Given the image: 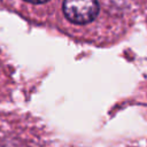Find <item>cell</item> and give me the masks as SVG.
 <instances>
[{
    "label": "cell",
    "instance_id": "6da1fadb",
    "mask_svg": "<svg viewBox=\"0 0 147 147\" xmlns=\"http://www.w3.org/2000/svg\"><path fill=\"white\" fill-rule=\"evenodd\" d=\"M62 10L68 21L75 24H87L99 13L98 0H63Z\"/></svg>",
    "mask_w": 147,
    "mask_h": 147
},
{
    "label": "cell",
    "instance_id": "7a4b0ae2",
    "mask_svg": "<svg viewBox=\"0 0 147 147\" xmlns=\"http://www.w3.org/2000/svg\"><path fill=\"white\" fill-rule=\"evenodd\" d=\"M24 1H28L31 3H44V2H47L48 0H24Z\"/></svg>",
    "mask_w": 147,
    "mask_h": 147
}]
</instances>
